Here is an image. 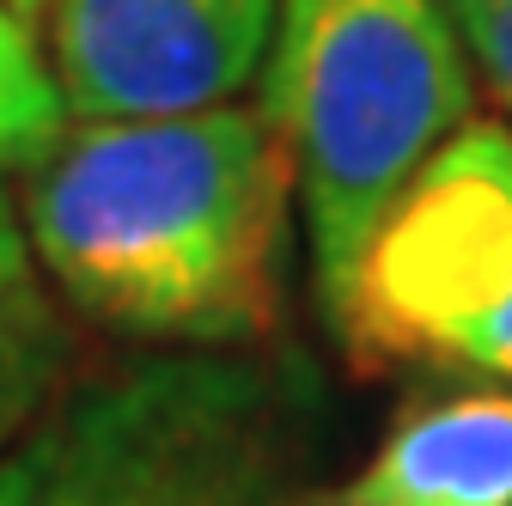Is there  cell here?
<instances>
[{
  "label": "cell",
  "instance_id": "6",
  "mask_svg": "<svg viewBox=\"0 0 512 506\" xmlns=\"http://www.w3.org/2000/svg\"><path fill=\"white\" fill-rule=\"evenodd\" d=\"M317 506H512V391H458L409 409Z\"/></svg>",
  "mask_w": 512,
  "mask_h": 506
},
{
  "label": "cell",
  "instance_id": "7",
  "mask_svg": "<svg viewBox=\"0 0 512 506\" xmlns=\"http://www.w3.org/2000/svg\"><path fill=\"white\" fill-rule=\"evenodd\" d=\"M68 366H74L68 311H61L49 275L37 269L19 202L0 189V458L61 397Z\"/></svg>",
  "mask_w": 512,
  "mask_h": 506
},
{
  "label": "cell",
  "instance_id": "2",
  "mask_svg": "<svg viewBox=\"0 0 512 506\" xmlns=\"http://www.w3.org/2000/svg\"><path fill=\"white\" fill-rule=\"evenodd\" d=\"M317 372L263 348H159L92 372L0 458V506H317Z\"/></svg>",
  "mask_w": 512,
  "mask_h": 506
},
{
  "label": "cell",
  "instance_id": "10",
  "mask_svg": "<svg viewBox=\"0 0 512 506\" xmlns=\"http://www.w3.org/2000/svg\"><path fill=\"white\" fill-rule=\"evenodd\" d=\"M7 7H13L25 25H31V19H43V13H49V0H7Z\"/></svg>",
  "mask_w": 512,
  "mask_h": 506
},
{
  "label": "cell",
  "instance_id": "5",
  "mask_svg": "<svg viewBox=\"0 0 512 506\" xmlns=\"http://www.w3.org/2000/svg\"><path fill=\"white\" fill-rule=\"evenodd\" d=\"M281 0H49V68L74 122L232 104L269 61Z\"/></svg>",
  "mask_w": 512,
  "mask_h": 506
},
{
  "label": "cell",
  "instance_id": "1",
  "mask_svg": "<svg viewBox=\"0 0 512 506\" xmlns=\"http://www.w3.org/2000/svg\"><path fill=\"white\" fill-rule=\"evenodd\" d=\"M19 177L37 269L80 318L171 348L275 330L293 159L269 104L68 122Z\"/></svg>",
  "mask_w": 512,
  "mask_h": 506
},
{
  "label": "cell",
  "instance_id": "4",
  "mask_svg": "<svg viewBox=\"0 0 512 506\" xmlns=\"http://www.w3.org/2000/svg\"><path fill=\"white\" fill-rule=\"evenodd\" d=\"M342 348L427 354L512 385V129L470 116L378 220Z\"/></svg>",
  "mask_w": 512,
  "mask_h": 506
},
{
  "label": "cell",
  "instance_id": "8",
  "mask_svg": "<svg viewBox=\"0 0 512 506\" xmlns=\"http://www.w3.org/2000/svg\"><path fill=\"white\" fill-rule=\"evenodd\" d=\"M61 135H68V98L55 86V68L31 25L0 0V177L31 171Z\"/></svg>",
  "mask_w": 512,
  "mask_h": 506
},
{
  "label": "cell",
  "instance_id": "3",
  "mask_svg": "<svg viewBox=\"0 0 512 506\" xmlns=\"http://www.w3.org/2000/svg\"><path fill=\"white\" fill-rule=\"evenodd\" d=\"M269 116L293 159L311 287L348 336L360 257L409 177L470 122V55L445 0H281Z\"/></svg>",
  "mask_w": 512,
  "mask_h": 506
},
{
  "label": "cell",
  "instance_id": "9",
  "mask_svg": "<svg viewBox=\"0 0 512 506\" xmlns=\"http://www.w3.org/2000/svg\"><path fill=\"white\" fill-rule=\"evenodd\" d=\"M464 37V55L488 74V86L512 104V0H445Z\"/></svg>",
  "mask_w": 512,
  "mask_h": 506
}]
</instances>
